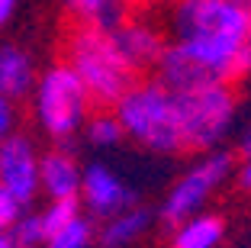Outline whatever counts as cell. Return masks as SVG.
I'll list each match as a JSON object with an SVG mask.
<instances>
[{
  "label": "cell",
  "instance_id": "5bb4252c",
  "mask_svg": "<svg viewBox=\"0 0 251 248\" xmlns=\"http://www.w3.org/2000/svg\"><path fill=\"white\" fill-rule=\"evenodd\" d=\"M58 3L74 23H84V26H106V29L126 13V7L119 3V0H58Z\"/></svg>",
  "mask_w": 251,
  "mask_h": 248
},
{
  "label": "cell",
  "instance_id": "484cf974",
  "mask_svg": "<svg viewBox=\"0 0 251 248\" xmlns=\"http://www.w3.org/2000/svg\"><path fill=\"white\" fill-rule=\"evenodd\" d=\"M94 248H103V245H94Z\"/></svg>",
  "mask_w": 251,
  "mask_h": 248
},
{
  "label": "cell",
  "instance_id": "8992f818",
  "mask_svg": "<svg viewBox=\"0 0 251 248\" xmlns=\"http://www.w3.org/2000/svg\"><path fill=\"white\" fill-rule=\"evenodd\" d=\"M232 161H235L232 152H222V148L200 152V158L168 187L161 206H158V219H161L164 226H174L180 219L206 210L209 200L219 193V187L229 181L232 171H235Z\"/></svg>",
  "mask_w": 251,
  "mask_h": 248
},
{
  "label": "cell",
  "instance_id": "30bf717a",
  "mask_svg": "<svg viewBox=\"0 0 251 248\" xmlns=\"http://www.w3.org/2000/svg\"><path fill=\"white\" fill-rule=\"evenodd\" d=\"M39 184H42L45 200H77L84 184V165L77 155L65 145H55L42 152L39 161Z\"/></svg>",
  "mask_w": 251,
  "mask_h": 248
},
{
  "label": "cell",
  "instance_id": "44dd1931",
  "mask_svg": "<svg viewBox=\"0 0 251 248\" xmlns=\"http://www.w3.org/2000/svg\"><path fill=\"white\" fill-rule=\"evenodd\" d=\"M232 181H235V190L242 197H251V158L238 161V168L232 171Z\"/></svg>",
  "mask_w": 251,
  "mask_h": 248
},
{
  "label": "cell",
  "instance_id": "6da1fadb",
  "mask_svg": "<svg viewBox=\"0 0 251 248\" xmlns=\"http://www.w3.org/2000/svg\"><path fill=\"white\" fill-rule=\"evenodd\" d=\"M161 23L171 42L155 74L171 90L251 74L248 0H164Z\"/></svg>",
  "mask_w": 251,
  "mask_h": 248
},
{
  "label": "cell",
  "instance_id": "ac0fdd59",
  "mask_svg": "<svg viewBox=\"0 0 251 248\" xmlns=\"http://www.w3.org/2000/svg\"><path fill=\"white\" fill-rule=\"evenodd\" d=\"M81 213H84L81 200H49V203H45V210H42L49 235H52L55 229H61L65 222H71L74 216H81Z\"/></svg>",
  "mask_w": 251,
  "mask_h": 248
},
{
  "label": "cell",
  "instance_id": "d6986e66",
  "mask_svg": "<svg viewBox=\"0 0 251 248\" xmlns=\"http://www.w3.org/2000/svg\"><path fill=\"white\" fill-rule=\"evenodd\" d=\"M23 210H26V206L0 184V229H13V222L23 216Z\"/></svg>",
  "mask_w": 251,
  "mask_h": 248
},
{
  "label": "cell",
  "instance_id": "2e32d148",
  "mask_svg": "<svg viewBox=\"0 0 251 248\" xmlns=\"http://www.w3.org/2000/svg\"><path fill=\"white\" fill-rule=\"evenodd\" d=\"M97 245V229H94V216L81 213L71 222H65L61 229H55L42 248H94Z\"/></svg>",
  "mask_w": 251,
  "mask_h": 248
},
{
  "label": "cell",
  "instance_id": "7a4b0ae2",
  "mask_svg": "<svg viewBox=\"0 0 251 248\" xmlns=\"http://www.w3.org/2000/svg\"><path fill=\"white\" fill-rule=\"evenodd\" d=\"M116 116L126 129V139L145 152L177 155L187 152L184 129L177 113V90H171L161 78H139L132 87L119 97Z\"/></svg>",
  "mask_w": 251,
  "mask_h": 248
},
{
  "label": "cell",
  "instance_id": "277c9868",
  "mask_svg": "<svg viewBox=\"0 0 251 248\" xmlns=\"http://www.w3.org/2000/svg\"><path fill=\"white\" fill-rule=\"evenodd\" d=\"M32 103V119H36L39 132L52 145H68L74 136L84 132V123L94 113V97H90L87 84L81 74L74 71L65 58L39 71V81L29 94Z\"/></svg>",
  "mask_w": 251,
  "mask_h": 248
},
{
  "label": "cell",
  "instance_id": "52a82bcc",
  "mask_svg": "<svg viewBox=\"0 0 251 248\" xmlns=\"http://www.w3.org/2000/svg\"><path fill=\"white\" fill-rule=\"evenodd\" d=\"M110 32L116 39L119 52H123V58L139 74L155 71L168 42H171L161 16H148V13H123L110 26Z\"/></svg>",
  "mask_w": 251,
  "mask_h": 248
},
{
  "label": "cell",
  "instance_id": "8fae6325",
  "mask_svg": "<svg viewBox=\"0 0 251 248\" xmlns=\"http://www.w3.org/2000/svg\"><path fill=\"white\" fill-rule=\"evenodd\" d=\"M39 81V68L29 49H23L20 42H7L0 39V94H7L10 100H26L32 94Z\"/></svg>",
  "mask_w": 251,
  "mask_h": 248
},
{
  "label": "cell",
  "instance_id": "3957f363",
  "mask_svg": "<svg viewBox=\"0 0 251 248\" xmlns=\"http://www.w3.org/2000/svg\"><path fill=\"white\" fill-rule=\"evenodd\" d=\"M61 58L81 74L97 107H116L119 97L139 81V71L123 58L116 39L106 26L74 23L71 32L65 36Z\"/></svg>",
  "mask_w": 251,
  "mask_h": 248
},
{
  "label": "cell",
  "instance_id": "9c48e42d",
  "mask_svg": "<svg viewBox=\"0 0 251 248\" xmlns=\"http://www.w3.org/2000/svg\"><path fill=\"white\" fill-rule=\"evenodd\" d=\"M81 206L87 216H94L97 222L116 216V213L135 206V190L123 181V174L103 165V161H94L84 168V184H81Z\"/></svg>",
  "mask_w": 251,
  "mask_h": 248
},
{
  "label": "cell",
  "instance_id": "ffe728a7",
  "mask_svg": "<svg viewBox=\"0 0 251 248\" xmlns=\"http://www.w3.org/2000/svg\"><path fill=\"white\" fill-rule=\"evenodd\" d=\"M16 132V100L0 94V142Z\"/></svg>",
  "mask_w": 251,
  "mask_h": 248
},
{
  "label": "cell",
  "instance_id": "7c38bea8",
  "mask_svg": "<svg viewBox=\"0 0 251 248\" xmlns=\"http://www.w3.org/2000/svg\"><path fill=\"white\" fill-rule=\"evenodd\" d=\"M222 242H226V219L219 213L200 210L168 226L164 248H222Z\"/></svg>",
  "mask_w": 251,
  "mask_h": 248
},
{
  "label": "cell",
  "instance_id": "4316f807",
  "mask_svg": "<svg viewBox=\"0 0 251 248\" xmlns=\"http://www.w3.org/2000/svg\"><path fill=\"white\" fill-rule=\"evenodd\" d=\"M248 3H251V0H248Z\"/></svg>",
  "mask_w": 251,
  "mask_h": 248
},
{
  "label": "cell",
  "instance_id": "ba28073f",
  "mask_svg": "<svg viewBox=\"0 0 251 248\" xmlns=\"http://www.w3.org/2000/svg\"><path fill=\"white\" fill-rule=\"evenodd\" d=\"M39 161L42 152L36 148V142L23 132H13L0 142V184L20 200L23 206H29L32 200L42 193L39 184Z\"/></svg>",
  "mask_w": 251,
  "mask_h": 248
},
{
  "label": "cell",
  "instance_id": "603a6c76",
  "mask_svg": "<svg viewBox=\"0 0 251 248\" xmlns=\"http://www.w3.org/2000/svg\"><path fill=\"white\" fill-rule=\"evenodd\" d=\"M238 158H251V123L238 136Z\"/></svg>",
  "mask_w": 251,
  "mask_h": 248
},
{
  "label": "cell",
  "instance_id": "d4e9b609",
  "mask_svg": "<svg viewBox=\"0 0 251 248\" xmlns=\"http://www.w3.org/2000/svg\"><path fill=\"white\" fill-rule=\"evenodd\" d=\"M119 3H123V7H126V10H129V7H135V10H139V7H145L148 0H119Z\"/></svg>",
  "mask_w": 251,
  "mask_h": 248
},
{
  "label": "cell",
  "instance_id": "cb8c5ba5",
  "mask_svg": "<svg viewBox=\"0 0 251 248\" xmlns=\"http://www.w3.org/2000/svg\"><path fill=\"white\" fill-rule=\"evenodd\" d=\"M0 248H20V245H16V239L10 235V229H0Z\"/></svg>",
  "mask_w": 251,
  "mask_h": 248
},
{
  "label": "cell",
  "instance_id": "e0dca14e",
  "mask_svg": "<svg viewBox=\"0 0 251 248\" xmlns=\"http://www.w3.org/2000/svg\"><path fill=\"white\" fill-rule=\"evenodd\" d=\"M10 235L16 239V245L20 248H42L45 239H49V229H45V216L42 210H23V216L13 222V229H10Z\"/></svg>",
  "mask_w": 251,
  "mask_h": 248
},
{
  "label": "cell",
  "instance_id": "4fadbf2b",
  "mask_svg": "<svg viewBox=\"0 0 251 248\" xmlns=\"http://www.w3.org/2000/svg\"><path fill=\"white\" fill-rule=\"evenodd\" d=\"M151 222H155L151 210L135 203V206H129V210L116 213V216L103 219V222H100V232H97V242L103 248H132L148 235Z\"/></svg>",
  "mask_w": 251,
  "mask_h": 248
},
{
  "label": "cell",
  "instance_id": "7402d4cb",
  "mask_svg": "<svg viewBox=\"0 0 251 248\" xmlns=\"http://www.w3.org/2000/svg\"><path fill=\"white\" fill-rule=\"evenodd\" d=\"M16 10H20V0H0V29L13 23Z\"/></svg>",
  "mask_w": 251,
  "mask_h": 248
},
{
  "label": "cell",
  "instance_id": "5b68a950",
  "mask_svg": "<svg viewBox=\"0 0 251 248\" xmlns=\"http://www.w3.org/2000/svg\"><path fill=\"white\" fill-rule=\"evenodd\" d=\"M177 113L187 152H213L232 132L238 94L232 81H209L190 90H177Z\"/></svg>",
  "mask_w": 251,
  "mask_h": 248
},
{
  "label": "cell",
  "instance_id": "9a60e30c",
  "mask_svg": "<svg viewBox=\"0 0 251 248\" xmlns=\"http://www.w3.org/2000/svg\"><path fill=\"white\" fill-rule=\"evenodd\" d=\"M81 136L87 139V145H94V148H116L119 142L126 139V129H123V123H119L116 110L100 107V110L90 113V119L84 123Z\"/></svg>",
  "mask_w": 251,
  "mask_h": 248
}]
</instances>
